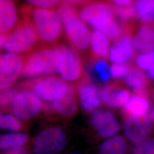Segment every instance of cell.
Here are the masks:
<instances>
[{
	"mask_svg": "<svg viewBox=\"0 0 154 154\" xmlns=\"http://www.w3.org/2000/svg\"><path fill=\"white\" fill-rule=\"evenodd\" d=\"M21 11L23 20L33 26L42 46L57 44L61 37L62 24L56 11L29 5L23 6Z\"/></svg>",
	"mask_w": 154,
	"mask_h": 154,
	"instance_id": "1",
	"label": "cell"
},
{
	"mask_svg": "<svg viewBox=\"0 0 154 154\" xmlns=\"http://www.w3.org/2000/svg\"><path fill=\"white\" fill-rule=\"evenodd\" d=\"M24 57L21 74L23 77L52 76L60 74L62 57L57 46H41L24 55Z\"/></svg>",
	"mask_w": 154,
	"mask_h": 154,
	"instance_id": "2",
	"label": "cell"
},
{
	"mask_svg": "<svg viewBox=\"0 0 154 154\" xmlns=\"http://www.w3.org/2000/svg\"><path fill=\"white\" fill-rule=\"evenodd\" d=\"M41 46L42 45L34 29L23 20L8 34L3 48L8 53L25 55Z\"/></svg>",
	"mask_w": 154,
	"mask_h": 154,
	"instance_id": "3",
	"label": "cell"
},
{
	"mask_svg": "<svg viewBox=\"0 0 154 154\" xmlns=\"http://www.w3.org/2000/svg\"><path fill=\"white\" fill-rule=\"evenodd\" d=\"M70 84L55 75L44 76L21 83L18 88L33 92L45 102H54L63 97L68 91Z\"/></svg>",
	"mask_w": 154,
	"mask_h": 154,
	"instance_id": "4",
	"label": "cell"
},
{
	"mask_svg": "<svg viewBox=\"0 0 154 154\" xmlns=\"http://www.w3.org/2000/svg\"><path fill=\"white\" fill-rule=\"evenodd\" d=\"M78 15L83 21L96 29L105 26L114 19L112 5L103 0H94L79 7Z\"/></svg>",
	"mask_w": 154,
	"mask_h": 154,
	"instance_id": "5",
	"label": "cell"
},
{
	"mask_svg": "<svg viewBox=\"0 0 154 154\" xmlns=\"http://www.w3.org/2000/svg\"><path fill=\"white\" fill-rule=\"evenodd\" d=\"M66 134L59 127H50L39 132L34 139L33 151L35 154H55L65 148Z\"/></svg>",
	"mask_w": 154,
	"mask_h": 154,
	"instance_id": "6",
	"label": "cell"
},
{
	"mask_svg": "<svg viewBox=\"0 0 154 154\" xmlns=\"http://www.w3.org/2000/svg\"><path fill=\"white\" fill-rule=\"evenodd\" d=\"M44 108V103L33 92L20 89L12 103L11 111L18 119L28 121L38 116Z\"/></svg>",
	"mask_w": 154,
	"mask_h": 154,
	"instance_id": "7",
	"label": "cell"
},
{
	"mask_svg": "<svg viewBox=\"0 0 154 154\" xmlns=\"http://www.w3.org/2000/svg\"><path fill=\"white\" fill-rule=\"evenodd\" d=\"M66 38L77 52L85 53L90 44L91 34L87 25L79 15L72 16L62 23Z\"/></svg>",
	"mask_w": 154,
	"mask_h": 154,
	"instance_id": "8",
	"label": "cell"
},
{
	"mask_svg": "<svg viewBox=\"0 0 154 154\" xmlns=\"http://www.w3.org/2000/svg\"><path fill=\"white\" fill-rule=\"evenodd\" d=\"M62 57V66L60 72L63 79L69 82L80 81L86 74L82 61L78 53L72 47L62 44L57 46Z\"/></svg>",
	"mask_w": 154,
	"mask_h": 154,
	"instance_id": "9",
	"label": "cell"
},
{
	"mask_svg": "<svg viewBox=\"0 0 154 154\" xmlns=\"http://www.w3.org/2000/svg\"><path fill=\"white\" fill-rule=\"evenodd\" d=\"M77 93L75 86L70 84L68 91L63 97L51 103H44L45 115L62 118L75 115L78 110Z\"/></svg>",
	"mask_w": 154,
	"mask_h": 154,
	"instance_id": "10",
	"label": "cell"
},
{
	"mask_svg": "<svg viewBox=\"0 0 154 154\" xmlns=\"http://www.w3.org/2000/svg\"><path fill=\"white\" fill-rule=\"evenodd\" d=\"M83 110L89 113L98 107L100 103V93L97 85L87 73L77 82L75 86Z\"/></svg>",
	"mask_w": 154,
	"mask_h": 154,
	"instance_id": "11",
	"label": "cell"
},
{
	"mask_svg": "<svg viewBox=\"0 0 154 154\" xmlns=\"http://www.w3.org/2000/svg\"><path fill=\"white\" fill-rule=\"evenodd\" d=\"M90 123L102 137L110 138L120 129V125L116 116L111 111L97 110L90 116Z\"/></svg>",
	"mask_w": 154,
	"mask_h": 154,
	"instance_id": "12",
	"label": "cell"
},
{
	"mask_svg": "<svg viewBox=\"0 0 154 154\" xmlns=\"http://www.w3.org/2000/svg\"><path fill=\"white\" fill-rule=\"evenodd\" d=\"M125 134L130 141L139 143L146 138L153 128L152 121L149 116L125 118L123 124Z\"/></svg>",
	"mask_w": 154,
	"mask_h": 154,
	"instance_id": "13",
	"label": "cell"
},
{
	"mask_svg": "<svg viewBox=\"0 0 154 154\" xmlns=\"http://www.w3.org/2000/svg\"><path fill=\"white\" fill-rule=\"evenodd\" d=\"M24 61V55L13 53L1 54L0 58L1 83H14L17 78L22 74Z\"/></svg>",
	"mask_w": 154,
	"mask_h": 154,
	"instance_id": "14",
	"label": "cell"
},
{
	"mask_svg": "<svg viewBox=\"0 0 154 154\" xmlns=\"http://www.w3.org/2000/svg\"><path fill=\"white\" fill-rule=\"evenodd\" d=\"M135 27L132 32L134 50L141 53L154 51V25L140 23Z\"/></svg>",
	"mask_w": 154,
	"mask_h": 154,
	"instance_id": "15",
	"label": "cell"
},
{
	"mask_svg": "<svg viewBox=\"0 0 154 154\" xmlns=\"http://www.w3.org/2000/svg\"><path fill=\"white\" fill-rule=\"evenodd\" d=\"M130 93L118 83L105 85L100 91V98L103 105L116 108L125 105L130 98Z\"/></svg>",
	"mask_w": 154,
	"mask_h": 154,
	"instance_id": "16",
	"label": "cell"
},
{
	"mask_svg": "<svg viewBox=\"0 0 154 154\" xmlns=\"http://www.w3.org/2000/svg\"><path fill=\"white\" fill-rule=\"evenodd\" d=\"M132 33L127 32L115 42L110 51L111 61L115 63H128L134 55Z\"/></svg>",
	"mask_w": 154,
	"mask_h": 154,
	"instance_id": "17",
	"label": "cell"
},
{
	"mask_svg": "<svg viewBox=\"0 0 154 154\" xmlns=\"http://www.w3.org/2000/svg\"><path fill=\"white\" fill-rule=\"evenodd\" d=\"M18 12L14 0H0V33H11L18 24Z\"/></svg>",
	"mask_w": 154,
	"mask_h": 154,
	"instance_id": "18",
	"label": "cell"
},
{
	"mask_svg": "<svg viewBox=\"0 0 154 154\" xmlns=\"http://www.w3.org/2000/svg\"><path fill=\"white\" fill-rule=\"evenodd\" d=\"M150 105L149 99L139 95L131 97L124 106L122 112L125 118H139L147 116Z\"/></svg>",
	"mask_w": 154,
	"mask_h": 154,
	"instance_id": "19",
	"label": "cell"
},
{
	"mask_svg": "<svg viewBox=\"0 0 154 154\" xmlns=\"http://www.w3.org/2000/svg\"><path fill=\"white\" fill-rule=\"evenodd\" d=\"M90 46L93 60H106L108 58L110 49L109 41L105 34L98 29H95L91 33Z\"/></svg>",
	"mask_w": 154,
	"mask_h": 154,
	"instance_id": "20",
	"label": "cell"
},
{
	"mask_svg": "<svg viewBox=\"0 0 154 154\" xmlns=\"http://www.w3.org/2000/svg\"><path fill=\"white\" fill-rule=\"evenodd\" d=\"M133 5L139 22L154 25V0H134Z\"/></svg>",
	"mask_w": 154,
	"mask_h": 154,
	"instance_id": "21",
	"label": "cell"
},
{
	"mask_svg": "<svg viewBox=\"0 0 154 154\" xmlns=\"http://www.w3.org/2000/svg\"><path fill=\"white\" fill-rule=\"evenodd\" d=\"M29 136L23 132L4 134L0 137V148L2 150H9L22 147L27 143Z\"/></svg>",
	"mask_w": 154,
	"mask_h": 154,
	"instance_id": "22",
	"label": "cell"
},
{
	"mask_svg": "<svg viewBox=\"0 0 154 154\" xmlns=\"http://www.w3.org/2000/svg\"><path fill=\"white\" fill-rule=\"evenodd\" d=\"M125 82L131 88L133 91L147 88L149 80L146 75L136 67L131 65L128 74L125 78Z\"/></svg>",
	"mask_w": 154,
	"mask_h": 154,
	"instance_id": "23",
	"label": "cell"
},
{
	"mask_svg": "<svg viewBox=\"0 0 154 154\" xmlns=\"http://www.w3.org/2000/svg\"><path fill=\"white\" fill-rule=\"evenodd\" d=\"M127 143L120 135L114 136L106 140L100 147V154H126Z\"/></svg>",
	"mask_w": 154,
	"mask_h": 154,
	"instance_id": "24",
	"label": "cell"
},
{
	"mask_svg": "<svg viewBox=\"0 0 154 154\" xmlns=\"http://www.w3.org/2000/svg\"><path fill=\"white\" fill-rule=\"evenodd\" d=\"M114 16L122 23L126 25H134L137 20L136 11L134 5L121 6L112 5Z\"/></svg>",
	"mask_w": 154,
	"mask_h": 154,
	"instance_id": "25",
	"label": "cell"
},
{
	"mask_svg": "<svg viewBox=\"0 0 154 154\" xmlns=\"http://www.w3.org/2000/svg\"><path fill=\"white\" fill-rule=\"evenodd\" d=\"M0 126L2 129L11 131H19L25 128L24 124L16 116L8 114L1 115Z\"/></svg>",
	"mask_w": 154,
	"mask_h": 154,
	"instance_id": "26",
	"label": "cell"
},
{
	"mask_svg": "<svg viewBox=\"0 0 154 154\" xmlns=\"http://www.w3.org/2000/svg\"><path fill=\"white\" fill-rule=\"evenodd\" d=\"M20 89L17 87L11 88L1 93V110L3 112L11 110L12 103Z\"/></svg>",
	"mask_w": 154,
	"mask_h": 154,
	"instance_id": "27",
	"label": "cell"
},
{
	"mask_svg": "<svg viewBox=\"0 0 154 154\" xmlns=\"http://www.w3.org/2000/svg\"><path fill=\"white\" fill-rule=\"evenodd\" d=\"M93 69L101 81L106 82L110 79V72L108 71V65L105 60H96L94 63Z\"/></svg>",
	"mask_w": 154,
	"mask_h": 154,
	"instance_id": "28",
	"label": "cell"
},
{
	"mask_svg": "<svg viewBox=\"0 0 154 154\" xmlns=\"http://www.w3.org/2000/svg\"><path fill=\"white\" fill-rule=\"evenodd\" d=\"M137 66L145 70L154 69V51L138 55L135 60Z\"/></svg>",
	"mask_w": 154,
	"mask_h": 154,
	"instance_id": "29",
	"label": "cell"
},
{
	"mask_svg": "<svg viewBox=\"0 0 154 154\" xmlns=\"http://www.w3.org/2000/svg\"><path fill=\"white\" fill-rule=\"evenodd\" d=\"M133 154H154V138L137 143L132 149Z\"/></svg>",
	"mask_w": 154,
	"mask_h": 154,
	"instance_id": "30",
	"label": "cell"
},
{
	"mask_svg": "<svg viewBox=\"0 0 154 154\" xmlns=\"http://www.w3.org/2000/svg\"><path fill=\"white\" fill-rule=\"evenodd\" d=\"M130 66L123 63H114L110 66V72L111 77L114 79H119L126 77L130 70Z\"/></svg>",
	"mask_w": 154,
	"mask_h": 154,
	"instance_id": "31",
	"label": "cell"
},
{
	"mask_svg": "<svg viewBox=\"0 0 154 154\" xmlns=\"http://www.w3.org/2000/svg\"><path fill=\"white\" fill-rule=\"evenodd\" d=\"M29 5L45 9H51L58 8L61 0H25ZM52 10V9H51Z\"/></svg>",
	"mask_w": 154,
	"mask_h": 154,
	"instance_id": "32",
	"label": "cell"
},
{
	"mask_svg": "<svg viewBox=\"0 0 154 154\" xmlns=\"http://www.w3.org/2000/svg\"><path fill=\"white\" fill-rule=\"evenodd\" d=\"M61 2L68 4L74 6L81 7L85 4L93 1L94 0H61Z\"/></svg>",
	"mask_w": 154,
	"mask_h": 154,
	"instance_id": "33",
	"label": "cell"
},
{
	"mask_svg": "<svg viewBox=\"0 0 154 154\" xmlns=\"http://www.w3.org/2000/svg\"><path fill=\"white\" fill-rule=\"evenodd\" d=\"M110 2L111 5L121 6H127L132 5L134 0H108Z\"/></svg>",
	"mask_w": 154,
	"mask_h": 154,
	"instance_id": "34",
	"label": "cell"
},
{
	"mask_svg": "<svg viewBox=\"0 0 154 154\" xmlns=\"http://www.w3.org/2000/svg\"><path fill=\"white\" fill-rule=\"evenodd\" d=\"M1 154H30L29 151L25 147L13 149L5 151Z\"/></svg>",
	"mask_w": 154,
	"mask_h": 154,
	"instance_id": "35",
	"label": "cell"
},
{
	"mask_svg": "<svg viewBox=\"0 0 154 154\" xmlns=\"http://www.w3.org/2000/svg\"><path fill=\"white\" fill-rule=\"evenodd\" d=\"M147 74H148L149 77L151 79L154 80V69H151V70H148Z\"/></svg>",
	"mask_w": 154,
	"mask_h": 154,
	"instance_id": "36",
	"label": "cell"
},
{
	"mask_svg": "<svg viewBox=\"0 0 154 154\" xmlns=\"http://www.w3.org/2000/svg\"><path fill=\"white\" fill-rule=\"evenodd\" d=\"M149 117L150 118V119L153 121H154V107L153 108V109L152 110V111H151L150 114H149Z\"/></svg>",
	"mask_w": 154,
	"mask_h": 154,
	"instance_id": "37",
	"label": "cell"
},
{
	"mask_svg": "<svg viewBox=\"0 0 154 154\" xmlns=\"http://www.w3.org/2000/svg\"><path fill=\"white\" fill-rule=\"evenodd\" d=\"M79 154V153H78V152H72V153H71V154Z\"/></svg>",
	"mask_w": 154,
	"mask_h": 154,
	"instance_id": "38",
	"label": "cell"
}]
</instances>
